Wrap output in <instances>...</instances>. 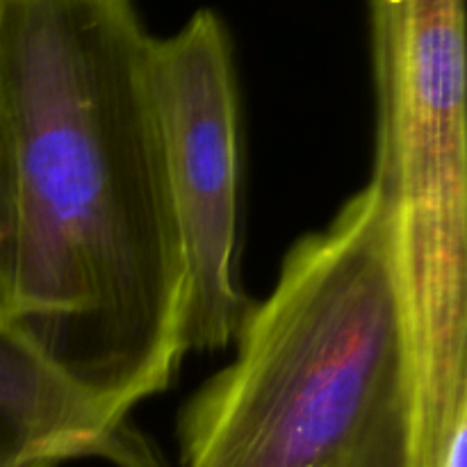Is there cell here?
<instances>
[{
    "instance_id": "6da1fadb",
    "label": "cell",
    "mask_w": 467,
    "mask_h": 467,
    "mask_svg": "<svg viewBox=\"0 0 467 467\" xmlns=\"http://www.w3.org/2000/svg\"><path fill=\"white\" fill-rule=\"evenodd\" d=\"M135 0H0L7 315L117 420L173 383L185 265Z\"/></svg>"
},
{
    "instance_id": "7a4b0ae2",
    "label": "cell",
    "mask_w": 467,
    "mask_h": 467,
    "mask_svg": "<svg viewBox=\"0 0 467 467\" xmlns=\"http://www.w3.org/2000/svg\"><path fill=\"white\" fill-rule=\"evenodd\" d=\"M176 438L181 467H420L395 223L372 182L292 244Z\"/></svg>"
},
{
    "instance_id": "3957f363",
    "label": "cell",
    "mask_w": 467,
    "mask_h": 467,
    "mask_svg": "<svg viewBox=\"0 0 467 467\" xmlns=\"http://www.w3.org/2000/svg\"><path fill=\"white\" fill-rule=\"evenodd\" d=\"M377 155L418 379L420 450L467 420L465 0H369Z\"/></svg>"
},
{
    "instance_id": "277c9868",
    "label": "cell",
    "mask_w": 467,
    "mask_h": 467,
    "mask_svg": "<svg viewBox=\"0 0 467 467\" xmlns=\"http://www.w3.org/2000/svg\"><path fill=\"white\" fill-rule=\"evenodd\" d=\"M150 78L185 265L182 351H223L251 310L240 283V87L233 41L203 7L153 39Z\"/></svg>"
},
{
    "instance_id": "5b68a950",
    "label": "cell",
    "mask_w": 467,
    "mask_h": 467,
    "mask_svg": "<svg viewBox=\"0 0 467 467\" xmlns=\"http://www.w3.org/2000/svg\"><path fill=\"white\" fill-rule=\"evenodd\" d=\"M82 459L162 467L130 420L100 409L0 310V467H62Z\"/></svg>"
},
{
    "instance_id": "8992f818",
    "label": "cell",
    "mask_w": 467,
    "mask_h": 467,
    "mask_svg": "<svg viewBox=\"0 0 467 467\" xmlns=\"http://www.w3.org/2000/svg\"><path fill=\"white\" fill-rule=\"evenodd\" d=\"M14 246V164L7 112L0 89V310L7 313Z\"/></svg>"
}]
</instances>
